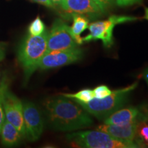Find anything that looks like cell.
Returning <instances> with one entry per match:
<instances>
[{
	"label": "cell",
	"instance_id": "25",
	"mask_svg": "<svg viewBox=\"0 0 148 148\" xmlns=\"http://www.w3.org/2000/svg\"><path fill=\"white\" fill-rule=\"evenodd\" d=\"M52 1V3H53V5H58V6H60L61 3H62V0H51Z\"/></svg>",
	"mask_w": 148,
	"mask_h": 148
},
{
	"label": "cell",
	"instance_id": "16",
	"mask_svg": "<svg viewBox=\"0 0 148 148\" xmlns=\"http://www.w3.org/2000/svg\"><path fill=\"white\" fill-rule=\"evenodd\" d=\"M10 83V78L8 75L4 73L0 81V132L2 127L3 122L5 121V114L3 110V97L5 92L9 88Z\"/></svg>",
	"mask_w": 148,
	"mask_h": 148
},
{
	"label": "cell",
	"instance_id": "14",
	"mask_svg": "<svg viewBox=\"0 0 148 148\" xmlns=\"http://www.w3.org/2000/svg\"><path fill=\"white\" fill-rule=\"evenodd\" d=\"M72 17L73 22L72 26L69 27L70 33L77 45H81L83 43L81 34L88 28L89 21L87 17L80 14H72Z\"/></svg>",
	"mask_w": 148,
	"mask_h": 148
},
{
	"label": "cell",
	"instance_id": "4",
	"mask_svg": "<svg viewBox=\"0 0 148 148\" xmlns=\"http://www.w3.org/2000/svg\"><path fill=\"white\" fill-rule=\"evenodd\" d=\"M73 146L84 148H137L134 143L123 141L99 130H87L66 135Z\"/></svg>",
	"mask_w": 148,
	"mask_h": 148
},
{
	"label": "cell",
	"instance_id": "24",
	"mask_svg": "<svg viewBox=\"0 0 148 148\" xmlns=\"http://www.w3.org/2000/svg\"><path fill=\"white\" fill-rule=\"evenodd\" d=\"M139 77H143L145 79H147L148 78V68L146 69L145 71H144L143 73H142L140 75H139Z\"/></svg>",
	"mask_w": 148,
	"mask_h": 148
},
{
	"label": "cell",
	"instance_id": "23",
	"mask_svg": "<svg viewBox=\"0 0 148 148\" xmlns=\"http://www.w3.org/2000/svg\"><path fill=\"white\" fill-rule=\"evenodd\" d=\"M32 1L36 3H40V4L45 5V6L48 7V8H53L55 7V5H53V3H52V1H51V0H32Z\"/></svg>",
	"mask_w": 148,
	"mask_h": 148
},
{
	"label": "cell",
	"instance_id": "12",
	"mask_svg": "<svg viewBox=\"0 0 148 148\" xmlns=\"http://www.w3.org/2000/svg\"><path fill=\"white\" fill-rule=\"evenodd\" d=\"M139 110L136 107L120 108L104 119L106 124L125 125L136 121L138 118Z\"/></svg>",
	"mask_w": 148,
	"mask_h": 148
},
{
	"label": "cell",
	"instance_id": "27",
	"mask_svg": "<svg viewBox=\"0 0 148 148\" xmlns=\"http://www.w3.org/2000/svg\"><path fill=\"white\" fill-rule=\"evenodd\" d=\"M1 53H2V51H1V52H0V58H2V56H1Z\"/></svg>",
	"mask_w": 148,
	"mask_h": 148
},
{
	"label": "cell",
	"instance_id": "15",
	"mask_svg": "<svg viewBox=\"0 0 148 148\" xmlns=\"http://www.w3.org/2000/svg\"><path fill=\"white\" fill-rule=\"evenodd\" d=\"M134 141L138 147H148V122L139 117L136 123Z\"/></svg>",
	"mask_w": 148,
	"mask_h": 148
},
{
	"label": "cell",
	"instance_id": "22",
	"mask_svg": "<svg viewBox=\"0 0 148 148\" xmlns=\"http://www.w3.org/2000/svg\"><path fill=\"white\" fill-rule=\"evenodd\" d=\"M143 0H114V2L119 6H127L140 3Z\"/></svg>",
	"mask_w": 148,
	"mask_h": 148
},
{
	"label": "cell",
	"instance_id": "20",
	"mask_svg": "<svg viewBox=\"0 0 148 148\" xmlns=\"http://www.w3.org/2000/svg\"><path fill=\"white\" fill-rule=\"evenodd\" d=\"M94 1L98 3V5L101 7L105 13L114 2V0H94Z\"/></svg>",
	"mask_w": 148,
	"mask_h": 148
},
{
	"label": "cell",
	"instance_id": "28",
	"mask_svg": "<svg viewBox=\"0 0 148 148\" xmlns=\"http://www.w3.org/2000/svg\"><path fill=\"white\" fill-rule=\"evenodd\" d=\"M146 79V81H147V84H148V78L147 79Z\"/></svg>",
	"mask_w": 148,
	"mask_h": 148
},
{
	"label": "cell",
	"instance_id": "6",
	"mask_svg": "<svg viewBox=\"0 0 148 148\" xmlns=\"http://www.w3.org/2000/svg\"><path fill=\"white\" fill-rule=\"evenodd\" d=\"M84 51L79 47L46 52L38 63V69L48 70L75 63L82 60Z\"/></svg>",
	"mask_w": 148,
	"mask_h": 148
},
{
	"label": "cell",
	"instance_id": "13",
	"mask_svg": "<svg viewBox=\"0 0 148 148\" xmlns=\"http://www.w3.org/2000/svg\"><path fill=\"white\" fill-rule=\"evenodd\" d=\"M0 136L1 143L6 147L17 145L24 138L19 131L5 119L1 127Z\"/></svg>",
	"mask_w": 148,
	"mask_h": 148
},
{
	"label": "cell",
	"instance_id": "18",
	"mask_svg": "<svg viewBox=\"0 0 148 148\" xmlns=\"http://www.w3.org/2000/svg\"><path fill=\"white\" fill-rule=\"evenodd\" d=\"M45 29V25L39 16H37L28 27V34L32 36H38L43 33Z\"/></svg>",
	"mask_w": 148,
	"mask_h": 148
},
{
	"label": "cell",
	"instance_id": "11",
	"mask_svg": "<svg viewBox=\"0 0 148 148\" xmlns=\"http://www.w3.org/2000/svg\"><path fill=\"white\" fill-rule=\"evenodd\" d=\"M137 121L138 119L136 121L125 125H114L104 123V124L99 125L97 127V130L106 132L107 134H110V136H113L117 139L123 140V141L135 143L134 140Z\"/></svg>",
	"mask_w": 148,
	"mask_h": 148
},
{
	"label": "cell",
	"instance_id": "7",
	"mask_svg": "<svg viewBox=\"0 0 148 148\" xmlns=\"http://www.w3.org/2000/svg\"><path fill=\"white\" fill-rule=\"evenodd\" d=\"M77 47V43L72 37L69 26L61 18H56L48 33L47 51L64 50Z\"/></svg>",
	"mask_w": 148,
	"mask_h": 148
},
{
	"label": "cell",
	"instance_id": "10",
	"mask_svg": "<svg viewBox=\"0 0 148 148\" xmlns=\"http://www.w3.org/2000/svg\"><path fill=\"white\" fill-rule=\"evenodd\" d=\"M60 7L66 13L80 14L91 19H95L105 14L94 0H62Z\"/></svg>",
	"mask_w": 148,
	"mask_h": 148
},
{
	"label": "cell",
	"instance_id": "5",
	"mask_svg": "<svg viewBox=\"0 0 148 148\" xmlns=\"http://www.w3.org/2000/svg\"><path fill=\"white\" fill-rule=\"evenodd\" d=\"M138 18L132 16L112 15L108 19L97 21L90 23L88 28L89 34L82 38L83 43L101 40L105 48H109L113 45V29L115 25L126 22L137 20Z\"/></svg>",
	"mask_w": 148,
	"mask_h": 148
},
{
	"label": "cell",
	"instance_id": "1",
	"mask_svg": "<svg viewBox=\"0 0 148 148\" xmlns=\"http://www.w3.org/2000/svg\"><path fill=\"white\" fill-rule=\"evenodd\" d=\"M43 108L48 124L55 130H76L93 123L89 114L76 101L62 95L47 98Z\"/></svg>",
	"mask_w": 148,
	"mask_h": 148
},
{
	"label": "cell",
	"instance_id": "8",
	"mask_svg": "<svg viewBox=\"0 0 148 148\" xmlns=\"http://www.w3.org/2000/svg\"><path fill=\"white\" fill-rule=\"evenodd\" d=\"M25 138L29 141L38 140L43 132L44 122L39 109L31 101L23 102Z\"/></svg>",
	"mask_w": 148,
	"mask_h": 148
},
{
	"label": "cell",
	"instance_id": "19",
	"mask_svg": "<svg viewBox=\"0 0 148 148\" xmlns=\"http://www.w3.org/2000/svg\"><path fill=\"white\" fill-rule=\"evenodd\" d=\"M112 90H111L106 85H99L93 89V92L95 97L98 99H102L110 95L112 93Z\"/></svg>",
	"mask_w": 148,
	"mask_h": 148
},
{
	"label": "cell",
	"instance_id": "2",
	"mask_svg": "<svg viewBox=\"0 0 148 148\" xmlns=\"http://www.w3.org/2000/svg\"><path fill=\"white\" fill-rule=\"evenodd\" d=\"M47 31L38 36L27 34L22 40L17 49V59L27 82L33 73L38 69V63L47 51Z\"/></svg>",
	"mask_w": 148,
	"mask_h": 148
},
{
	"label": "cell",
	"instance_id": "9",
	"mask_svg": "<svg viewBox=\"0 0 148 148\" xmlns=\"http://www.w3.org/2000/svg\"><path fill=\"white\" fill-rule=\"evenodd\" d=\"M3 103L5 119L12 123L25 138L23 102L8 88L5 93Z\"/></svg>",
	"mask_w": 148,
	"mask_h": 148
},
{
	"label": "cell",
	"instance_id": "17",
	"mask_svg": "<svg viewBox=\"0 0 148 148\" xmlns=\"http://www.w3.org/2000/svg\"><path fill=\"white\" fill-rule=\"evenodd\" d=\"M61 95L65 96L66 97L71 98V99H75V100L82 101V102L84 103L88 102L95 97L93 90L89 89V88L82 89L75 92V93H62Z\"/></svg>",
	"mask_w": 148,
	"mask_h": 148
},
{
	"label": "cell",
	"instance_id": "26",
	"mask_svg": "<svg viewBox=\"0 0 148 148\" xmlns=\"http://www.w3.org/2000/svg\"><path fill=\"white\" fill-rule=\"evenodd\" d=\"M144 18L148 21V8L145 7V16H144Z\"/></svg>",
	"mask_w": 148,
	"mask_h": 148
},
{
	"label": "cell",
	"instance_id": "3",
	"mask_svg": "<svg viewBox=\"0 0 148 148\" xmlns=\"http://www.w3.org/2000/svg\"><path fill=\"white\" fill-rule=\"evenodd\" d=\"M137 85L136 82L125 88L113 90L110 95L102 99L94 97L87 103L73 99L89 114H92L99 120H104L124 106L127 102L130 92L136 88Z\"/></svg>",
	"mask_w": 148,
	"mask_h": 148
},
{
	"label": "cell",
	"instance_id": "21",
	"mask_svg": "<svg viewBox=\"0 0 148 148\" xmlns=\"http://www.w3.org/2000/svg\"><path fill=\"white\" fill-rule=\"evenodd\" d=\"M138 110H139L138 117L140 119H145L148 122V103H145L140 106L138 108Z\"/></svg>",
	"mask_w": 148,
	"mask_h": 148
}]
</instances>
